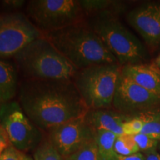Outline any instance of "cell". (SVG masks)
<instances>
[{"label": "cell", "mask_w": 160, "mask_h": 160, "mask_svg": "<svg viewBox=\"0 0 160 160\" xmlns=\"http://www.w3.org/2000/svg\"><path fill=\"white\" fill-rule=\"evenodd\" d=\"M18 102L32 122L47 132L89 111L73 81L25 79Z\"/></svg>", "instance_id": "6da1fadb"}, {"label": "cell", "mask_w": 160, "mask_h": 160, "mask_svg": "<svg viewBox=\"0 0 160 160\" xmlns=\"http://www.w3.org/2000/svg\"><path fill=\"white\" fill-rule=\"evenodd\" d=\"M45 37L78 70L93 65L118 63L87 19L49 32Z\"/></svg>", "instance_id": "7a4b0ae2"}, {"label": "cell", "mask_w": 160, "mask_h": 160, "mask_svg": "<svg viewBox=\"0 0 160 160\" xmlns=\"http://www.w3.org/2000/svg\"><path fill=\"white\" fill-rule=\"evenodd\" d=\"M13 58L25 79L73 81L78 71L45 36L32 42Z\"/></svg>", "instance_id": "3957f363"}, {"label": "cell", "mask_w": 160, "mask_h": 160, "mask_svg": "<svg viewBox=\"0 0 160 160\" xmlns=\"http://www.w3.org/2000/svg\"><path fill=\"white\" fill-rule=\"evenodd\" d=\"M106 47L122 66L142 64L148 58L140 40L111 13H100L88 20Z\"/></svg>", "instance_id": "277c9868"}, {"label": "cell", "mask_w": 160, "mask_h": 160, "mask_svg": "<svg viewBox=\"0 0 160 160\" xmlns=\"http://www.w3.org/2000/svg\"><path fill=\"white\" fill-rule=\"evenodd\" d=\"M121 71L118 63L78 70L73 82L89 110L112 108Z\"/></svg>", "instance_id": "5b68a950"}, {"label": "cell", "mask_w": 160, "mask_h": 160, "mask_svg": "<svg viewBox=\"0 0 160 160\" xmlns=\"http://www.w3.org/2000/svg\"><path fill=\"white\" fill-rule=\"evenodd\" d=\"M25 14L44 34L87 19L79 0H30Z\"/></svg>", "instance_id": "8992f818"}, {"label": "cell", "mask_w": 160, "mask_h": 160, "mask_svg": "<svg viewBox=\"0 0 160 160\" xmlns=\"http://www.w3.org/2000/svg\"><path fill=\"white\" fill-rule=\"evenodd\" d=\"M0 125L11 145L23 153L35 151L43 141L41 130L32 122L16 100L0 105Z\"/></svg>", "instance_id": "52a82bcc"}, {"label": "cell", "mask_w": 160, "mask_h": 160, "mask_svg": "<svg viewBox=\"0 0 160 160\" xmlns=\"http://www.w3.org/2000/svg\"><path fill=\"white\" fill-rule=\"evenodd\" d=\"M44 36L25 13L18 11L0 14V57H14Z\"/></svg>", "instance_id": "ba28073f"}, {"label": "cell", "mask_w": 160, "mask_h": 160, "mask_svg": "<svg viewBox=\"0 0 160 160\" xmlns=\"http://www.w3.org/2000/svg\"><path fill=\"white\" fill-rule=\"evenodd\" d=\"M112 107L115 111L128 117H139L160 110V97L121 73Z\"/></svg>", "instance_id": "9c48e42d"}, {"label": "cell", "mask_w": 160, "mask_h": 160, "mask_svg": "<svg viewBox=\"0 0 160 160\" xmlns=\"http://www.w3.org/2000/svg\"><path fill=\"white\" fill-rule=\"evenodd\" d=\"M85 116L69 120L48 131V140L63 159L94 139V133Z\"/></svg>", "instance_id": "30bf717a"}, {"label": "cell", "mask_w": 160, "mask_h": 160, "mask_svg": "<svg viewBox=\"0 0 160 160\" xmlns=\"http://www.w3.org/2000/svg\"><path fill=\"white\" fill-rule=\"evenodd\" d=\"M127 21L150 48L160 45V3H145L134 8L128 13Z\"/></svg>", "instance_id": "8fae6325"}, {"label": "cell", "mask_w": 160, "mask_h": 160, "mask_svg": "<svg viewBox=\"0 0 160 160\" xmlns=\"http://www.w3.org/2000/svg\"><path fill=\"white\" fill-rule=\"evenodd\" d=\"M122 74L160 97V70L153 65L135 64L122 67Z\"/></svg>", "instance_id": "7c38bea8"}, {"label": "cell", "mask_w": 160, "mask_h": 160, "mask_svg": "<svg viewBox=\"0 0 160 160\" xmlns=\"http://www.w3.org/2000/svg\"><path fill=\"white\" fill-rule=\"evenodd\" d=\"M85 117L93 131H107L117 136L123 134V124L131 118L110 109L89 110Z\"/></svg>", "instance_id": "4fadbf2b"}, {"label": "cell", "mask_w": 160, "mask_h": 160, "mask_svg": "<svg viewBox=\"0 0 160 160\" xmlns=\"http://www.w3.org/2000/svg\"><path fill=\"white\" fill-rule=\"evenodd\" d=\"M19 85L17 66L0 59V105L13 99L19 93Z\"/></svg>", "instance_id": "5bb4252c"}, {"label": "cell", "mask_w": 160, "mask_h": 160, "mask_svg": "<svg viewBox=\"0 0 160 160\" xmlns=\"http://www.w3.org/2000/svg\"><path fill=\"white\" fill-rule=\"evenodd\" d=\"M79 2L85 12L86 18L100 13L117 15L124 8L122 3L110 0H79Z\"/></svg>", "instance_id": "9a60e30c"}, {"label": "cell", "mask_w": 160, "mask_h": 160, "mask_svg": "<svg viewBox=\"0 0 160 160\" xmlns=\"http://www.w3.org/2000/svg\"><path fill=\"white\" fill-rule=\"evenodd\" d=\"M94 139L102 160H110L115 154L114 144L118 136L107 131H93Z\"/></svg>", "instance_id": "2e32d148"}, {"label": "cell", "mask_w": 160, "mask_h": 160, "mask_svg": "<svg viewBox=\"0 0 160 160\" xmlns=\"http://www.w3.org/2000/svg\"><path fill=\"white\" fill-rule=\"evenodd\" d=\"M139 117L145 120L141 133L160 142V110Z\"/></svg>", "instance_id": "e0dca14e"}, {"label": "cell", "mask_w": 160, "mask_h": 160, "mask_svg": "<svg viewBox=\"0 0 160 160\" xmlns=\"http://www.w3.org/2000/svg\"><path fill=\"white\" fill-rule=\"evenodd\" d=\"M114 151L121 156H129L140 152L133 136L126 134L118 136L114 144Z\"/></svg>", "instance_id": "ac0fdd59"}, {"label": "cell", "mask_w": 160, "mask_h": 160, "mask_svg": "<svg viewBox=\"0 0 160 160\" xmlns=\"http://www.w3.org/2000/svg\"><path fill=\"white\" fill-rule=\"evenodd\" d=\"M64 160H102V159L95 139H93Z\"/></svg>", "instance_id": "d6986e66"}, {"label": "cell", "mask_w": 160, "mask_h": 160, "mask_svg": "<svg viewBox=\"0 0 160 160\" xmlns=\"http://www.w3.org/2000/svg\"><path fill=\"white\" fill-rule=\"evenodd\" d=\"M33 158L34 160H64L48 139L43 140L35 150Z\"/></svg>", "instance_id": "ffe728a7"}, {"label": "cell", "mask_w": 160, "mask_h": 160, "mask_svg": "<svg viewBox=\"0 0 160 160\" xmlns=\"http://www.w3.org/2000/svg\"><path fill=\"white\" fill-rule=\"evenodd\" d=\"M133 139L139 147V151L144 154L148 152L155 151L158 148L159 142L143 133H140L139 134L134 135Z\"/></svg>", "instance_id": "44dd1931"}, {"label": "cell", "mask_w": 160, "mask_h": 160, "mask_svg": "<svg viewBox=\"0 0 160 160\" xmlns=\"http://www.w3.org/2000/svg\"><path fill=\"white\" fill-rule=\"evenodd\" d=\"M145 120L141 117H131L123 124V134L134 136L142 132Z\"/></svg>", "instance_id": "7402d4cb"}, {"label": "cell", "mask_w": 160, "mask_h": 160, "mask_svg": "<svg viewBox=\"0 0 160 160\" xmlns=\"http://www.w3.org/2000/svg\"><path fill=\"white\" fill-rule=\"evenodd\" d=\"M23 152L11 145L0 156V160H23Z\"/></svg>", "instance_id": "603a6c76"}, {"label": "cell", "mask_w": 160, "mask_h": 160, "mask_svg": "<svg viewBox=\"0 0 160 160\" xmlns=\"http://www.w3.org/2000/svg\"><path fill=\"white\" fill-rule=\"evenodd\" d=\"M28 2L25 0H4L1 5L2 8L8 12H18V10L22 8L27 5Z\"/></svg>", "instance_id": "cb8c5ba5"}, {"label": "cell", "mask_w": 160, "mask_h": 160, "mask_svg": "<svg viewBox=\"0 0 160 160\" xmlns=\"http://www.w3.org/2000/svg\"><path fill=\"white\" fill-rule=\"evenodd\" d=\"M11 145V142L7 133L3 128L0 125V156Z\"/></svg>", "instance_id": "d4e9b609"}, {"label": "cell", "mask_w": 160, "mask_h": 160, "mask_svg": "<svg viewBox=\"0 0 160 160\" xmlns=\"http://www.w3.org/2000/svg\"><path fill=\"white\" fill-rule=\"evenodd\" d=\"M110 160H146V159L145 155L144 153L139 152L135 154L129 156H121L115 153L114 156Z\"/></svg>", "instance_id": "484cf974"}, {"label": "cell", "mask_w": 160, "mask_h": 160, "mask_svg": "<svg viewBox=\"0 0 160 160\" xmlns=\"http://www.w3.org/2000/svg\"><path fill=\"white\" fill-rule=\"evenodd\" d=\"M145 155L146 160H160V153L157 151V150L148 152Z\"/></svg>", "instance_id": "4316f807"}, {"label": "cell", "mask_w": 160, "mask_h": 160, "mask_svg": "<svg viewBox=\"0 0 160 160\" xmlns=\"http://www.w3.org/2000/svg\"><path fill=\"white\" fill-rule=\"evenodd\" d=\"M153 65L154 66L155 68H157L160 70V54L155 59Z\"/></svg>", "instance_id": "83f0119b"}, {"label": "cell", "mask_w": 160, "mask_h": 160, "mask_svg": "<svg viewBox=\"0 0 160 160\" xmlns=\"http://www.w3.org/2000/svg\"><path fill=\"white\" fill-rule=\"evenodd\" d=\"M23 160H34V159H33V158H32L31 156L27 155L25 153H24Z\"/></svg>", "instance_id": "f1b7e54d"}, {"label": "cell", "mask_w": 160, "mask_h": 160, "mask_svg": "<svg viewBox=\"0 0 160 160\" xmlns=\"http://www.w3.org/2000/svg\"><path fill=\"white\" fill-rule=\"evenodd\" d=\"M158 149H159V153H160V142H159V145H158Z\"/></svg>", "instance_id": "f546056e"}]
</instances>
